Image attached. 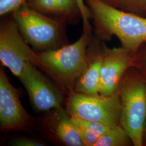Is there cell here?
<instances>
[{"mask_svg": "<svg viewBox=\"0 0 146 146\" xmlns=\"http://www.w3.org/2000/svg\"><path fill=\"white\" fill-rule=\"evenodd\" d=\"M98 31L115 35L122 47L133 53L146 41V17L123 11L100 0H85Z\"/></svg>", "mask_w": 146, "mask_h": 146, "instance_id": "cell-2", "label": "cell"}, {"mask_svg": "<svg viewBox=\"0 0 146 146\" xmlns=\"http://www.w3.org/2000/svg\"><path fill=\"white\" fill-rule=\"evenodd\" d=\"M27 4L33 9L42 14L68 17L56 0H26Z\"/></svg>", "mask_w": 146, "mask_h": 146, "instance_id": "cell-13", "label": "cell"}, {"mask_svg": "<svg viewBox=\"0 0 146 146\" xmlns=\"http://www.w3.org/2000/svg\"><path fill=\"white\" fill-rule=\"evenodd\" d=\"M78 5L80 15L83 20L84 28H90L89 19L91 17L90 12L86 3L85 0H76Z\"/></svg>", "mask_w": 146, "mask_h": 146, "instance_id": "cell-18", "label": "cell"}, {"mask_svg": "<svg viewBox=\"0 0 146 146\" xmlns=\"http://www.w3.org/2000/svg\"><path fill=\"white\" fill-rule=\"evenodd\" d=\"M104 3L108 4L110 5L114 6L116 8L119 7V0H100Z\"/></svg>", "mask_w": 146, "mask_h": 146, "instance_id": "cell-21", "label": "cell"}, {"mask_svg": "<svg viewBox=\"0 0 146 146\" xmlns=\"http://www.w3.org/2000/svg\"><path fill=\"white\" fill-rule=\"evenodd\" d=\"M133 54L122 46L110 48L104 44L99 94L109 96L117 92L120 81L131 65Z\"/></svg>", "mask_w": 146, "mask_h": 146, "instance_id": "cell-9", "label": "cell"}, {"mask_svg": "<svg viewBox=\"0 0 146 146\" xmlns=\"http://www.w3.org/2000/svg\"><path fill=\"white\" fill-rule=\"evenodd\" d=\"M91 37V28H84L81 37L72 44L37 52L40 68L68 95L74 91L78 78L86 67L87 50Z\"/></svg>", "mask_w": 146, "mask_h": 146, "instance_id": "cell-1", "label": "cell"}, {"mask_svg": "<svg viewBox=\"0 0 146 146\" xmlns=\"http://www.w3.org/2000/svg\"><path fill=\"white\" fill-rule=\"evenodd\" d=\"M14 13V20L24 39L36 52L66 45L62 22L33 9L25 3Z\"/></svg>", "mask_w": 146, "mask_h": 146, "instance_id": "cell-3", "label": "cell"}, {"mask_svg": "<svg viewBox=\"0 0 146 146\" xmlns=\"http://www.w3.org/2000/svg\"><path fill=\"white\" fill-rule=\"evenodd\" d=\"M26 2V0H0V15L4 16L15 11Z\"/></svg>", "mask_w": 146, "mask_h": 146, "instance_id": "cell-17", "label": "cell"}, {"mask_svg": "<svg viewBox=\"0 0 146 146\" xmlns=\"http://www.w3.org/2000/svg\"><path fill=\"white\" fill-rule=\"evenodd\" d=\"M0 61L17 78L27 63L40 66L37 52L24 39L14 19L1 23Z\"/></svg>", "mask_w": 146, "mask_h": 146, "instance_id": "cell-6", "label": "cell"}, {"mask_svg": "<svg viewBox=\"0 0 146 146\" xmlns=\"http://www.w3.org/2000/svg\"><path fill=\"white\" fill-rule=\"evenodd\" d=\"M66 110L70 117L98 122L112 128L121 126V104L117 92L104 96L73 91L68 94Z\"/></svg>", "mask_w": 146, "mask_h": 146, "instance_id": "cell-5", "label": "cell"}, {"mask_svg": "<svg viewBox=\"0 0 146 146\" xmlns=\"http://www.w3.org/2000/svg\"><path fill=\"white\" fill-rule=\"evenodd\" d=\"M54 110L52 131L58 140L66 146H84L78 129L66 110L61 108Z\"/></svg>", "mask_w": 146, "mask_h": 146, "instance_id": "cell-11", "label": "cell"}, {"mask_svg": "<svg viewBox=\"0 0 146 146\" xmlns=\"http://www.w3.org/2000/svg\"><path fill=\"white\" fill-rule=\"evenodd\" d=\"M104 44L91 37L87 50V66L76 82L75 92L92 95L99 94Z\"/></svg>", "mask_w": 146, "mask_h": 146, "instance_id": "cell-10", "label": "cell"}, {"mask_svg": "<svg viewBox=\"0 0 146 146\" xmlns=\"http://www.w3.org/2000/svg\"><path fill=\"white\" fill-rule=\"evenodd\" d=\"M11 146H43L46 145L42 142L26 137H18L11 142Z\"/></svg>", "mask_w": 146, "mask_h": 146, "instance_id": "cell-19", "label": "cell"}, {"mask_svg": "<svg viewBox=\"0 0 146 146\" xmlns=\"http://www.w3.org/2000/svg\"><path fill=\"white\" fill-rule=\"evenodd\" d=\"M34 120L21 104L19 91L0 69V127L3 131L31 129Z\"/></svg>", "mask_w": 146, "mask_h": 146, "instance_id": "cell-8", "label": "cell"}, {"mask_svg": "<svg viewBox=\"0 0 146 146\" xmlns=\"http://www.w3.org/2000/svg\"><path fill=\"white\" fill-rule=\"evenodd\" d=\"M70 117L73 121L84 126V127H85L88 130L93 133L95 135L99 136V137L101 136L108 132L111 129L114 128L98 122L81 120L73 117Z\"/></svg>", "mask_w": 146, "mask_h": 146, "instance_id": "cell-15", "label": "cell"}, {"mask_svg": "<svg viewBox=\"0 0 146 146\" xmlns=\"http://www.w3.org/2000/svg\"><path fill=\"white\" fill-rule=\"evenodd\" d=\"M76 126L80 136L83 142L84 146H94L98 140L99 137L95 135L84 126L73 121Z\"/></svg>", "mask_w": 146, "mask_h": 146, "instance_id": "cell-16", "label": "cell"}, {"mask_svg": "<svg viewBox=\"0 0 146 146\" xmlns=\"http://www.w3.org/2000/svg\"><path fill=\"white\" fill-rule=\"evenodd\" d=\"M130 139L121 126L111 129L101 136L94 146H123Z\"/></svg>", "mask_w": 146, "mask_h": 146, "instance_id": "cell-12", "label": "cell"}, {"mask_svg": "<svg viewBox=\"0 0 146 146\" xmlns=\"http://www.w3.org/2000/svg\"><path fill=\"white\" fill-rule=\"evenodd\" d=\"M31 63L26 64L19 78L26 89L31 105L38 112L63 108V92Z\"/></svg>", "mask_w": 146, "mask_h": 146, "instance_id": "cell-7", "label": "cell"}, {"mask_svg": "<svg viewBox=\"0 0 146 146\" xmlns=\"http://www.w3.org/2000/svg\"><path fill=\"white\" fill-rule=\"evenodd\" d=\"M117 92L121 104L120 125L134 146H142L146 119V84L139 79L123 77Z\"/></svg>", "mask_w": 146, "mask_h": 146, "instance_id": "cell-4", "label": "cell"}, {"mask_svg": "<svg viewBox=\"0 0 146 146\" xmlns=\"http://www.w3.org/2000/svg\"><path fill=\"white\" fill-rule=\"evenodd\" d=\"M62 7L63 10L68 16L74 13H80L76 0H56Z\"/></svg>", "mask_w": 146, "mask_h": 146, "instance_id": "cell-20", "label": "cell"}, {"mask_svg": "<svg viewBox=\"0 0 146 146\" xmlns=\"http://www.w3.org/2000/svg\"><path fill=\"white\" fill-rule=\"evenodd\" d=\"M118 8L146 17V0H119Z\"/></svg>", "mask_w": 146, "mask_h": 146, "instance_id": "cell-14", "label": "cell"}]
</instances>
